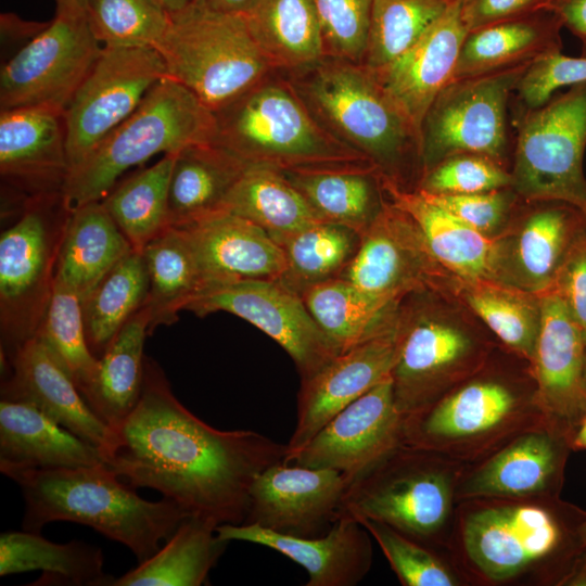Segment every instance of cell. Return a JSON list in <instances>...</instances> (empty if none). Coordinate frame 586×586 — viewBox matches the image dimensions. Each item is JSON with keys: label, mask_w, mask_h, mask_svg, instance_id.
<instances>
[{"label": "cell", "mask_w": 586, "mask_h": 586, "mask_svg": "<svg viewBox=\"0 0 586 586\" xmlns=\"http://www.w3.org/2000/svg\"><path fill=\"white\" fill-rule=\"evenodd\" d=\"M286 444L251 430H218L184 407L145 357L135 409L110 429L103 462L133 487L152 488L188 515L217 525L245 521L256 476L284 461Z\"/></svg>", "instance_id": "1"}, {"label": "cell", "mask_w": 586, "mask_h": 586, "mask_svg": "<svg viewBox=\"0 0 586 586\" xmlns=\"http://www.w3.org/2000/svg\"><path fill=\"white\" fill-rule=\"evenodd\" d=\"M0 471L22 492V530L41 533L48 523H79L126 546L138 562L153 556L189 517L167 498L143 499L104 462L51 469L1 467Z\"/></svg>", "instance_id": "2"}, {"label": "cell", "mask_w": 586, "mask_h": 586, "mask_svg": "<svg viewBox=\"0 0 586 586\" xmlns=\"http://www.w3.org/2000/svg\"><path fill=\"white\" fill-rule=\"evenodd\" d=\"M275 73L214 113L216 144L246 165L279 171L377 169L316 118L290 79Z\"/></svg>", "instance_id": "3"}, {"label": "cell", "mask_w": 586, "mask_h": 586, "mask_svg": "<svg viewBox=\"0 0 586 586\" xmlns=\"http://www.w3.org/2000/svg\"><path fill=\"white\" fill-rule=\"evenodd\" d=\"M289 78L316 118L357 150L385 181L415 189L422 176L421 139L364 64L326 56Z\"/></svg>", "instance_id": "4"}, {"label": "cell", "mask_w": 586, "mask_h": 586, "mask_svg": "<svg viewBox=\"0 0 586 586\" xmlns=\"http://www.w3.org/2000/svg\"><path fill=\"white\" fill-rule=\"evenodd\" d=\"M216 117L189 89L164 77L142 103L76 168L62 195L74 209L101 201L128 169L156 154L178 153L199 143L214 142Z\"/></svg>", "instance_id": "5"}, {"label": "cell", "mask_w": 586, "mask_h": 586, "mask_svg": "<svg viewBox=\"0 0 586 586\" xmlns=\"http://www.w3.org/2000/svg\"><path fill=\"white\" fill-rule=\"evenodd\" d=\"M168 18L154 47L163 59L166 77L189 89L214 113L276 72L242 13L193 3L168 14Z\"/></svg>", "instance_id": "6"}, {"label": "cell", "mask_w": 586, "mask_h": 586, "mask_svg": "<svg viewBox=\"0 0 586 586\" xmlns=\"http://www.w3.org/2000/svg\"><path fill=\"white\" fill-rule=\"evenodd\" d=\"M532 63L448 80L421 125L422 175L458 153L482 154L510 170L515 142L511 100Z\"/></svg>", "instance_id": "7"}, {"label": "cell", "mask_w": 586, "mask_h": 586, "mask_svg": "<svg viewBox=\"0 0 586 586\" xmlns=\"http://www.w3.org/2000/svg\"><path fill=\"white\" fill-rule=\"evenodd\" d=\"M69 213L62 193L29 199L20 219L1 232V354L5 359L37 334Z\"/></svg>", "instance_id": "8"}, {"label": "cell", "mask_w": 586, "mask_h": 586, "mask_svg": "<svg viewBox=\"0 0 586 586\" xmlns=\"http://www.w3.org/2000/svg\"><path fill=\"white\" fill-rule=\"evenodd\" d=\"M512 188L522 200L561 201L586 213V82L512 114Z\"/></svg>", "instance_id": "9"}, {"label": "cell", "mask_w": 586, "mask_h": 586, "mask_svg": "<svg viewBox=\"0 0 586 586\" xmlns=\"http://www.w3.org/2000/svg\"><path fill=\"white\" fill-rule=\"evenodd\" d=\"M164 77L165 65L154 47H103L64 113L71 170L131 116Z\"/></svg>", "instance_id": "10"}, {"label": "cell", "mask_w": 586, "mask_h": 586, "mask_svg": "<svg viewBox=\"0 0 586 586\" xmlns=\"http://www.w3.org/2000/svg\"><path fill=\"white\" fill-rule=\"evenodd\" d=\"M86 15H56L0 72V111L64 112L101 51Z\"/></svg>", "instance_id": "11"}, {"label": "cell", "mask_w": 586, "mask_h": 586, "mask_svg": "<svg viewBox=\"0 0 586 586\" xmlns=\"http://www.w3.org/2000/svg\"><path fill=\"white\" fill-rule=\"evenodd\" d=\"M184 310L199 317L226 311L252 323L288 353L301 381L341 354L315 322L301 295L279 280L244 279L216 283L193 296Z\"/></svg>", "instance_id": "12"}, {"label": "cell", "mask_w": 586, "mask_h": 586, "mask_svg": "<svg viewBox=\"0 0 586 586\" xmlns=\"http://www.w3.org/2000/svg\"><path fill=\"white\" fill-rule=\"evenodd\" d=\"M397 449L348 485L339 517L377 520L409 537H430L448 515V480Z\"/></svg>", "instance_id": "13"}, {"label": "cell", "mask_w": 586, "mask_h": 586, "mask_svg": "<svg viewBox=\"0 0 586 586\" xmlns=\"http://www.w3.org/2000/svg\"><path fill=\"white\" fill-rule=\"evenodd\" d=\"M404 437V415L390 377L336 413L284 461L336 470L352 483L399 447Z\"/></svg>", "instance_id": "14"}, {"label": "cell", "mask_w": 586, "mask_h": 586, "mask_svg": "<svg viewBox=\"0 0 586 586\" xmlns=\"http://www.w3.org/2000/svg\"><path fill=\"white\" fill-rule=\"evenodd\" d=\"M349 484L336 470L277 462L254 480L242 524L296 537L321 536L336 521Z\"/></svg>", "instance_id": "15"}, {"label": "cell", "mask_w": 586, "mask_h": 586, "mask_svg": "<svg viewBox=\"0 0 586 586\" xmlns=\"http://www.w3.org/2000/svg\"><path fill=\"white\" fill-rule=\"evenodd\" d=\"M399 345L398 310L395 321L387 328L339 354L317 373L302 380L296 424L286 443L285 458L306 444L336 413L392 377Z\"/></svg>", "instance_id": "16"}, {"label": "cell", "mask_w": 586, "mask_h": 586, "mask_svg": "<svg viewBox=\"0 0 586 586\" xmlns=\"http://www.w3.org/2000/svg\"><path fill=\"white\" fill-rule=\"evenodd\" d=\"M434 262L412 220L387 198L341 277L377 302L397 304L430 284Z\"/></svg>", "instance_id": "17"}, {"label": "cell", "mask_w": 586, "mask_h": 586, "mask_svg": "<svg viewBox=\"0 0 586 586\" xmlns=\"http://www.w3.org/2000/svg\"><path fill=\"white\" fill-rule=\"evenodd\" d=\"M71 167L64 112L47 107L0 111V175L30 199L60 194Z\"/></svg>", "instance_id": "18"}, {"label": "cell", "mask_w": 586, "mask_h": 586, "mask_svg": "<svg viewBox=\"0 0 586 586\" xmlns=\"http://www.w3.org/2000/svg\"><path fill=\"white\" fill-rule=\"evenodd\" d=\"M462 0H455L433 26L392 62L371 69L382 91L421 139L424 115L451 78L468 33L461 18Z\"/></svg>", "instance_id": "19"}, {"label": "cell", "mask_w": 586, "mask_h": 586, "mask_svg": "<svg viewBox=\"0 0 586 586\" xmlns=\"http://www.w3.org/2000/svg\"><path fill=\"white\" fill-rule=\"evenodd\" d=\"M562 540L556 518L535 506L484 509L464 522L463 542L474 564L492 579H505L553 552Z\"/></svg>", "instance_id": "20"}, {"label": "cell", "mask_w": 586, "mask_h": 586, "mask_svg": "<svg viewBox=\"0 0 586 586\" xmlns=\"http://www.w3.org/2000/svg\"><path fill=\"white\" fill-rule=\"evenodd\" d=\"M216 533L221 540L249 542L280 552L307 572L306 586H355L371 566L369 532L349 517H339L326 534L313 538L255 524H220Z\"/></svg>", "instance_id": "21"}, {"label": "cell", "mask_w": 586, "mask_h": 586, "mask_svg": "<svg viewBox=\"0 0 586 586\" xmlns=\"http://www.w3.org/2000/svg\"><path fill=\"white\" fill-rule=\"evenodd\" d=\"M174 227L183 232L194 253L203 289L244 279L280 280L285 272L280 245L266 230L241 216L219 211Z\"/></svg>", "instance_id": "22"}, {"label": "cell", "mask_w": 586, "mask_h": 586, "mask_svg": "<svg viewBox=\"0 0 586 586\" xmlns=\"http://www.w3.org/2000/svg\"><path fill=\"white\" fill-rule=\"evenodd\" d=\"M11 370L1 383V399L30 404L100 453L110 428L90 409L69 373L36 336L7 359Z\"/></svg>", "instance_id": "23"}, {"label": "cell", "mask_w": 586, "mask_h": 586, "mask_svg": "<svg viewBox=\"0 0 586 586\" xmlns=\"http://www.w3.org/2000/svg\"><path fill=\"white\" fill-rule=\"evenodd\" d=\"M539 308L534 352L539 396L547 410L571 428L586 416L584 333L556 292L544 295Z\"/></svg>", "instance_id": "24"}, {"label": "cell", "mask_w": 586, "mask_h": 586, "mask_svg": "<svg viewBox=\"0 0 586 586\" xmlns=\"http://www.w3.org/2000/svg\"><path fill=\"white\" fill-rule=\"evenodd\" d=\"M388 200L417 227L432 258L470 282L506 281L507 253L491 239L419 190H406L383 179Z\"/></svg>", "instance_id": "25"}, {"label": "cell", "mask_w": 586, "mask_h": 586, "mask_svg": "<svg viewBox=\"0 0 586 586\" xmlns=\"http://www.w3.org/2000/svg\"><path fill=\"white\" fill-rule=\"evenodd\" d=\"M402 302L400 345L392 378L397 408L406 416L426 402L435 379L466 355L470 341L422 308L405 311Z\"/></svg>", "instance_id": "26"}, {"label": "cell", "mask_w": 586, "mask_h": 586, "mask_svg": "<svg viewBox=\"0 0 586 586\" xmlns=\"http://www.w3.org/2000/svg\"><path fill=\"white\" fill-rule=\"evenodd\" d=\"M100 450L37 407L0 402V468H74L102 463Z\"/></svg>", "instance_id": "27"}, {"label": "cell", "mask_w": 586, "mask_h": 586, "mask_svg": "<svg viewBox=\"0 0 586 586\" xmlns=\"http://www.w3.org/2000/svg\"><path fill=\"white\" fill-rule=\"evenodd\" d=\"M559 15L546 9L494 23L466 34L451 78L530 63L561 52Z\"/></svg>", "instance_id": "28"}, {"label": "cell", "mask_w": 586, "mask_h": 586, "mask_svg": "<svg viewBox=\"0 0 586 586\" xmlns=\"http://www.w3.org/2000/svg\"><path fill=\"white\" fill-rule=\"evenodd\" d=\"M132 246L101 201L71 209L59 246L54 280L82 301Z\"/></svg>", "instance_id": "29"}, {"label": "cell", "mask_w": 586, "mask_h": 586, "mask_svg": "<svg viewBox=\"0 0 586 586\" xmlns=\"http://www.w3.org/2000/svg\"><path fill=\"white\" fill-rule=\"evenodd\" d=\"M150 321L149 310L143 306L111 341L98 360L92 380L80 390L90 409L110 429L126 419L139 402Z\"/></svg>", "instance_id": "30"}, {"label": "cell", "mask_w": 586, "mask_h": 586, "mask_svg": "<svg viewBox=\"0 0 586 586\" xmlns=\"http://www.w3.org/2000/svg\"><path fill=\"white\" fill-rule=\"evenodd\" d=\"M242 14L276 72L294 73L326 58L313 0H252Z\"/></svg>", "instance_id": "31"}, {"label": "cell", "mask_w": 586, "mask_h": 586, "mask_svg": "<svg viewBox=\"0 0 586 586\" xmlns=\"http://www.w3.org/2000/svg\"><path fill=\"white\" fill-rule=\"evenodd\" d=\"M42 572L33 585L112 586L101 548L81 540L58 544L41 533L10 531L0 535V575Z\"/></svg>", "instance_id": "32"}, {"label": "cell", "mask_w": 586, "mask_h": 586, "mask_svg": "<svg viewBox=\"0 0 586 586\" xmlns=\"http://www.w3.org/2000/svg\"><path fill=\"white\" fill-rule=\"evenodd\" d=\"M246 166L215 142L180 150L176 154L168 188L170 226H182L221 211Z\"/></svg>", "instance_id": "33"}, {"label": "cell", "mask_w": 586, "mask_h": 586, "mask_svg": "<svg viewBox=\"0 0 586 586\" xmlns=\"http://www.w3.org/2000/svg\"><path fill=\"white\" fill-rule=\"evenodd\" d=\"M583 215L586 213L578 207L561 201H546L545 206L528 213L511 258L506 260V281L526 291L550 286L574 243L572 230Z\"/></svg>", "instance_id": "34"}, {"label": "cell", "mask_w": 586, "mask_h": 586, "mask_svg": "<svg viewBox=\"0 0 586 586\" xmlns=\"http://www.w3.org/2000/svg\"><path fill=\"white\" fill-rule=\"evenodd\" d=\"M212 521L187 517L160 549L132 570L114 578L112 586H200L207 584L229 542Z\"/></svg>", "instance_id": "35"}, {"label": "cell", "mask_w": 586, "mask_h": 586, "mask_svg": "<svg viewBox=\"0 0 586 586\" xmlns=\"http://www.w3.org/2000/svg\"><path fill=\"white\" fill-rule=\"evenodd\" d=\"M281 173L322 221L346 226L360 234L387 201L382 175L374 168Z\"/></svg>", "instance_id": "36"}, {"label": "cell", "mask_w": 586, "mask_h": 586, "mask_svg": "<svg viewBox=\"0 0 586 586\" xmlns=\"http://www.w3.org/2000/svg\"><path fill=\"white\" fill-rule=\"evenodd\" d=\"M300 295L340 353L387 328L395 321L400 305L377 302L342 277L314 284Z\"/></svg>", "instance_id": "37"}, {"label": "cell", "mask_w": 586, "mask_h": 586, "mask_svg": "<svg viewBox=\"0 0 586 586\" xmlns=\"http://www.w3.org/2000/svg\"><path fill=\"white\" fill-rule=\"evenodd\" d=\"M140 251L149 276L144 307L150 314L151 334L157 326H168L178 319V313L204 288V280L194 253L178 227L170 226Z\"/></svg>", "instance_id": "38"}, {"label": "cell", "mask_w": 586, "mask_h": 586, "mask_svg": "<svg viewBox=\"0 0 586 586\" xmlns=\"http://www.w3.org/2000/svg\"><path fill=\"white\" fill-rule=\"evenodd\" d=\"M221 211L254 222L270 237L322 221L281 171L254 165L246 166Z\"/></svg>", "instance_id": "39"}, {"label": "cell", "mask_w": 586, "mask_h": 586, "mask_svg": "<svg viewBox=\"0 0 586 586\" xmlns=\"http://www.w3.org/2000/svg\"><path fill=\"white\" fill-rule=\"evenodd\" d=\"M271 238L282 249L286 262L279 281L297 294L341 277L361 241V234L354 229L328 221Z\"/></svg>", "instance_id": "40"}, {"label": "cell", "mask_w": 586, "mask_h": 586, "mask_svg": "<svg viewBox=\"0 0 586 586\" xmlns=\"http://www.w3.org/2000/svg\"><path fill=\"white\" fill-rule=\"evenodd\" d=\"M177 153H167L160 161L116 183L101 200L133 250L170 227L168 188Z\"/></svg>", "instance_id": "41"}, {"label": "cell", "mask_w": 586, "mask_h": 586, "mask_svg": "<svg viewBox=\"0 0 586 586\" xmlns=\"http://www.w3.org/2000/svg\"><path fill=\"white\" fill-rule=\"evenodd\" d=\"M149 276L141 251L120 259L82 301L86 335L100 358L123 326L148 298Z\"/></svg>", "instance_id": "42"}, {"label": "cell", "mask_w": 586, "mask_h": 586, "mask_svg": "<svg viewBox=\"0 0 586 586\" xmlns=\"http://www.w3.org/2000/svg\"><path fill=\"white\" fill-rule=\"evenodd\" d=\"M512 393L494 382L471 383L438 403L417 422L404 417L405 437H467L502 421L514 407Z\"/></svg>", "instance_id": "43"}, {"label": "cell", "mask_w": 586, "mask_h": 586, "mask_svg": "<svg viewBox=\"0 0 586 586\" xmlns=\"http://www.w3.org/2000/svg\"><path fill=\"white\" fill-rule=\"evenodd\" d=\"M558 442L547 433L519 438L495 456L467 486L469 495L521 496L544 489L560 464Z\"/></svg>", "instance_id": "44"}, {"label": "cell", "mask_w": 586, "mask_h": 586, "mask_svg": "<svg viewBox=\"0 0 586 586\" xmlns=\"http://www.w3.org/2000/svg\"><path fill=\"white\" fill-rule=\"evenodd\" d=\"M455 0H372L364 65L379 68L411 48Z\"/></svg>", "instance_id": "45"}, {"label": "cell", "mask_w": 586, "mask_h": 586, "mask_svg": "<svg viewBox=\"0 0 586 586\" xmlns=\"http://www.w3.org/2000/svg\"><path fill=\"white\" fill-rule=\"evenodd\" d=\"M36 337L52 351L79 392L92 380L99 358L88 344L81 298L56 280Z\"/></svg>", "instance_id": "46"}, {"label": "cell", "mask_w": 586, "mask_h": 586, "mask_svg": "<svg viewBox=\"0 0 586 586\" xmlns=\"http://www.w3.org/2000/svg\"><path fill=\"white\" fill-rule=\"evenodd\" d=\"M86 17L102 47H155L169 20L154 0H87Z\"/></svg>", "instance_id": "47"}, {"label": "cell", "mask_w": 586, "mask_h": 586, "mask_svg": "<svg viewBox=\"0 0 586 586\" xmlns=\"http://www.w3.org/2000/svg\"><path fill=\"white\" fill-rule=\"evenodd\" d=\"M466 300L487 327L514 351L533 357L539 330L540 308L512 290L471 282Z\"/></svg>", "instance_id": "48"}, {"label": "cell", "mask_w": 586, "mask_h": 586, "mask_svg": "<svg viewBox=\"0 0 586 586\" xmlns=\"http://www.w3.org/2000/svg\"><path fill=\"white\" fill-rule=\"evenodd\" d=\"M511 171L482 154L450 155L420 178L416 189L432 194H467L510 188Z\"/></svg>", "instance_id": "49"}, {"label": "cell", "mask_w": 586, "mask_h": 586, "mask_svg": "<svg viewBox=\"0 0 586 586\" xmlns=\"http://www.w3.org/2000/svg\"><path fill=\"white\" fill-rule=\"evenodd\" d=\"M358 521L377 540L400 583L405 586H454L456 579L428 549L394 527L371 519Z\"/></svg>", "instance_id": "50"}, {"label": "cell", "mask_w": 586, "mask_h": 586, "mask_svg": "<svg viewBox=\"0 0 586 586\" xmlns=\"http://www.w3.org/2000/svg\"><path fill=\"white\" fill-rule=\"evenodd\" d=\"M328 58L362 64L372 0H313Z\"/></svg>", "instance_id": "51"}, {"label": "cell", "mask_w": 586, "mask_h": 586, "mask_svg": "<svg viewBox=\"0 0 586 586\" xmlns=\"http://www.w3.org/2000/svg\"><path fill=\"white\" fill-rule=\"evenodd\" d=\"M586 82V54L555 52L534 61L523 74L511 100V115L542 106L555 91Z\"/></svg>", "instance_id": "52"}, {"label": "cell", "mask_w": 586, "mask_h": 586, "mask_svg": "<svg viewBox=\"0 0 586 586\" xmlns=\"http://www.w3.org/2000/svg\"><path fill=\"white\" fill-rule=\"evenodd\" d=\"M419 191L457 219L487 235L500 227L519 198L512 187L467 194Z\"/></svg>", "instance_id": "53"}, {"label": "cell", "mask_w": 586, "mask_h": 586, "mask_svg": "<svg viewBox=\"0 0 586 586\" xmlns=\"http://www.w3.org/2000/svg\"><path fill=\"white\" fill-rule=\"evenodd\" d=\"M573 320L586 334V238L577 239L566 253L553 281Z\"/></svg>", "instance_id": "54"}, {"label": "cell", "mask_w": 586, "mask_h": 586, "mask_svg": "<svg viewBox=\"0 0 586 586\" xmlns=\"http://www.w3.org/2000/svg\"><path fill=\"white\" fill-rule=\"evenodd\" d=\"M553 0H462L461 18L468 31L550 9Z\"/></svg>", "instance_id": "55"}, {"label": "cell", "mask_w": 586, "mask_h": 586, "mask_svg": "<svg viewBox=\"0 0 586 586\" xmlns=\"http://www.w3.org/2000/svg\"><path fill=\"white\" fill-rule=\"evenodd\" d=\"M550 9L559 15L563 27L581 40L586 54V0H553Z\"/></svg>", "instance_id": "56"}, {"label": "cell", "mask_w": 586, "mask_h": 586, "mask_svg": "<svg viewBox=\"0 0 586 586\" xmlns=\"http://www.w3.org/2000/svg\"><path fill=\"white\" fill-rule=\"evenodd\" d=\"M252 0H195L194 3L220 12L243 13Z\"/></svg>", "instance_id": "57"}, {"label": "cell", "mask_w": 586, "mask_h": 586, "mask_svg": "<svg viewBox=\"0 0 586 586\" xmlns=\"http://www.w3.org/2000/svg\"><path fill=\"white\" fill-rule=\"evenodd\" d=\"M87 0H55L56 15H86Z\"/></svg>", "instance_id": "58"}, {"label": "cell", "mask_w": 586, "mask_h": 586, "mask_svg": "<svg viewBox=\"0 0 586 586\" xmlns=\"http://www.w3.org/2000/svg\"><path fill=\"white\" fill-rule=\"evenodd\" d=\"M586 551V549H584ZM575 568L562 579L564 585L586 586V557L577 560Z\"/></svg>", "instance_id": "59"}, {"label": "cell", "mask_w": 586, "mask_h": 586, "mask_svg": "<svg viewBox=\"0 0 586 586\" xmlns=\"http://www.w3.org/2000/svg\"><path fill=\"white\" fill-rule=\"evenodd\" d=\"M167 14H174L184 10L195 0H154Z\"/></svg>", "instance_id": "60"}, {"label": "cell", "mask_w": 586, "mask_h": 586, "mask_svg": "<svg viewBox=\"0 0 586 586\" xmlns=\"http://www.w3.org/2000/svg\"><path fill=\"white\" fill-rule=\"evenodd\" d=\"M572 444L579 449H586V416L582 419L572 437Z\"/></svg>", "instance_id": "61"}, {"label": "cell", "mask_w": 586, "mask_h": 586, "mask_svg": "<svg viewBox=\"0 0 586 586\" xmlns=\"http://www.w3.org/2000/svg\"><path fill=\"white\" fill-rule=\"evenodd\" d=\"M578 538L584 549H586V518L578 527Z\"/></svg>", "instance_id": "62"}, {"label": "cell", "mask_w": 586, "mask_h": 586, "mask_svg": "<svg viewBox=\"0 0 586 586\" xmlns=\"http://www.w3.org/2000/svg\"><path fill=\"white\" fill-rule=\"evenodd\" d=\"M585 391H586V368H585Z\"/></svg>", "instance_id": "63"}, {"label": "cell", "mask_w": 586, "mask_h": 586, "mask_svg": "<svg viewBox=\"0 0 586 586\" xmlns=\"http://www.w3.org/2000/svg\"><path fill=\"white\" fill-rule=\"evenodd\" d=\"M584 337H585V343H586V334H584Z\"/></svg>", "instance_id": "64"}]
</instances>
